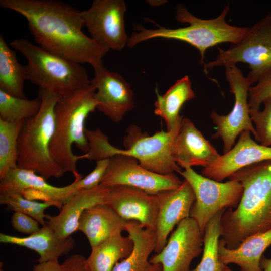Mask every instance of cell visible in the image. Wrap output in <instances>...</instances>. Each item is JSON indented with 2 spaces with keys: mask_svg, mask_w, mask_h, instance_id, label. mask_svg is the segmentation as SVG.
<instances>
[{
  "mask_svg": "<svg viewBox=\"0 0 271 271\" xmlns=\"http://www.w3.org/2000/svg\"><path fill=\"white\" fill-rule=\"evenodd\" d=\"M95 92V88L90 84L61 96L55 107V128L50 146V154L66 173L73 174L74 181L83 178L76 164L85 156V154L74 155L72 147L75 144L86 153L89 150L84 125L88 115L96 109Z\"/></svg>",
  "mask_w": 271,
  "mask_h": 271,
  "instance_id": "3",
  "label": "cell"
},
{
  "mask_svg": "<svg viewBox=\"0 0 271 271\" xmlns=\"http://www.w3.org/2000/svg\"><path fill=\"white\" fill-rule=\"evenodd\" d=\"M218 49L216 58L203 66L205 73L218 67L245 63L250 69L246 77L251 86L271 69V12L249 27L239 42L227 49Z\"/></svg>",
  "mask_w": 271,
  "mask_h": 271,
  "instance_id": "8",
  "label": "cell"
},
{
  "mask_svg": "<svg viewBox=\"0 0 271 271\" xmlns=\"http://www.w3.org/2000/svg\"><path fill=\"white\" fill-rule=\"evenodd\" d=\"M157 99L154 113L165 122L167 131L171 130L181 117L180 111L184 103L193 99L195 93L189 77L185 75L178 80L163 95L155 89Z\"/></svg>",
  "mask_w": 271,
  "mask_h": 271,
  "instance_id": "26",
  "label": "cell"
},
{
  "mask_svg": "<svg viewBox=\"0 0 271 271\" xmlns=\"http://www.w3.org/2000/svg\"><path fill=\"white\" fill-rule=\"evenodd\" d=\"M225 271H233L229 267H228L227 265H226L225 267Z\"/></svg>",
  "mask_w": 271,
  "mask_h": 271,
  "instance_id": "40",
  "label": "cell"
},
{
  "mask_svg": "<svg viewBox=\"0 0 271 271\" xmlns=\"http://www.w3.org/2000/svg\"><path fill=\"white\" fill-rule=\"evenodd\" d=\"M203 234L190 217L181 221L166 244L150 258L153 264H160L162 271H192V260L202 252Z\"/></svg>",
  "mask_w": 271,
  "mask_h": 271,
  "instance_id": "13",
  "label": "cell"
},
{
  "mask_svg": "<svg viewBox=\"0 0 271 271\" xmlns=\"http://www.w3.org/2000/svg\"><path fill=\"white\" fill-rule=\"evenodd\" d=\"M225 75L229 85L230 92L234 96V106L227 115H219L212 110L210 115L216 128L212 138H220L222 139L223 154L231 150L237 137L242 131H249L254 138L256 137L250 116V108L248 104V91L251 86L236 65L225 67Z\"/></svg>",
  "mask_w": 271,
  "mask_h": 271,
  "instance_id": "10",
  "label": "cell"
},
{
  "mask_svg": "<svg viewBox=\"0 0 271 271\" xmlns=\"http://www.w3.org/2000/svg\"><path fill=\"white\" fill-rule=\"evenodd\" d=\"M109 161L110 159L96 161V165L91 173L81 180L73 182L75 191L91 189L98 186L105 173Z\"/></svg>",
  "mask_w": 271,
  "mask_h": 271,
  "instance_id": "34",
  "label": "cell"
},
{
  "mask_svg": "<svg viewBox=\"0 0 271 271\" xmlns=\"http://www.w3.org/2000/svg\"><path fill=\"white\" fill-rule=\"evenodd\" d=\"M10 45L27 60L26 80L40 88L62 96L90 84L86 69L79 63L24 38L15 39Z\"/></svg>",
  "mask_w": 271,
  "mask_h": 271,
  "instance_id": "7",
  "label": "cell"
},
{
  "mask_svg": "<svg viewBox=\"0 0 271 271\" xmlns=\"http://www.w3.org/2000/svg\"><path fill=\"white\" fill-rule=\"evenodd\" d=\"M260 266L262 271H271V258H267L263 255L260 260Z\"/></svg>",
  "mask_w": 271,
  "mask_h": 271,
  "instance_id": "38",
  "label": "cell"
},
{
  "mask_svg": "<svg viewBox=\"0 0 271 271\" xmlns=\"http://www.w3.org/2000/svg\"><path fill=\"white\" fill-rule=\"evenodd\" d=\"M109 187L102 184L88 190H82L73 194L62 206L56 216L47 215L46 224L60 238L65 239L77 231L79 219L87 208L105 203Z\"/></svg>",
  "mask_w": 271,
  "mask_h": 271,
  "instance_id": "20",
  "label": "cell"
},
{
  "mask_svg": "<svg viewBox=\"0 0 271 271\" xmlns=\"http://www.w3.org/2000/svg\"><path fill=\"white\" fill-rule=\"evenodd\" d=\"M167 1L164 0H154V1H147V3L151 5L152 6H158L167 3Z\"/></svg>",
  "mask_w": 271,
  "mask_h": 271,
  "instance_id": "39",
  "label": "cell"
},
{
  "mask_svg": "<svg viewBox=\"0 0 271 271\" xmlns=\"http://www.w3.org/2000/svg\"><path fill=\"white\" fill-rule=\"evenodd\" d=\"M0 203L14 212L23 213L33 217L42 226L46 224L45 209L52 206L56 207L53 202H39L28 199L21 194L14 192L0 193Z\"/></svg>",
  "mask_w": 271,
  "mask_h": 271,
  "instance_id": "31",
  "label": "cell"
},
{
  "mask_svg": "<svg viewBox=\"0 0 271 271\" xmlns=\"http://www.w3.org/2000/svg\"><path fill=\"white\" fill-rule=\"evenodd\" d=\"M225 6L216 18L203 19L195 17L187 9L178 6L175 19L179 23H187L184 27L169 29L157 25L155 29H146L141 25L136 27L138 32L128 37L127 46L132 48L138 44L153 38H161L177 40L187 43L199 52V64L203 66L206 50L223 43L235 44L239 42L246 34L249 27L231 25L227 23L226 17L229 11Z\"/></svg>",
  "mask_w": 271,
  "mask_h": 271,
  "instance_id": "5",
  "label": "cell"
},
{
  "mask_svg": "<svg viewBox=\"0 0 271 271\" xmlns=\"http://www.w3.org/2000/svg\"><path fill=\"white\" fill-rule=\"evenodd\" d=\"M1 271H4L2 268L1 269Z\"/></svg>",
  "mask_w": 271,
  "mask_h": 271,
  "instance_id": "41",
  "label": "cell"
},
{
  "mask_svg": "<svg viewBox=\"0 0 271 271\" xmlns=\"http://www.w3.org/2000/svg\"><path fill=\"white\" fill-rule=\"evenodd\" d=\"M26 80L25 66L19 63L15 51L0 35V90L18 98H26L24 92Z\"/></svg>",
  "mask_w": 271,
  "mask_h": 271,
  "instance_id": "27",
  "label": "cell"
},
{
  "mask_svg": "<svg viewBox=\"0 0 271 271\" xmlns=\"http://www.w3.org/2000/svg\"><path fill=\"white\" fill-rule=\"evenodd\" d=\"M127 221L105 203L93 205L81 216L77 230L82 232L93 247L117 231H125Z\"/></svg>",
  "mask_w": 271,
  "mask_h": 271,
  "instance_id": "22",
  "label": "cell"
},
{
  "mask_svg": "<svg viewBox=\"0 0 271 271\" xmlns=\"http://www.w3.org/2000/svg\"><path fill=\"white\" fill-rule=\"evenodd\" d=\"M60 96L39 88L41 108L35 116L25 120L18 140V167L33 171L46 180L66 173L50 151L55 128L54 109Z\"/></svg>",
  "mask_w": 271,
  "mask_h": 271,
  "instance_id": "6",
  "label": "cell"
},
{
  "mask_svg": "<svg viewBox=\"0 0 271 271\" xmlns=\"http://www.w3.org/2000/svg\"><path fill=\"white\" fill-rule=\"evenodd\" d=\"M229 178L239 181L243 190L236 208L222 216L220 240L235 249L249 236L271 229V160L243 168Z\"/></svg>",
  "mask_w": 271,
  "mask_h": 271,
  "instance_id": "2",
  "label": "cell"
},
{
  "mask_svg": "<svg viewBox=\"0 0 271 271\" xmlns=\"http://www.w3.org/2000/svg\"><path fill=\"white\" fill-rule=\"evenodd\" d=\"M33 271H66L63 264H61L58 259L51 260L46 262H40L34 265Z\"/></svg>",
  "mask_w": 271,
  "mask_h": 271,
  "instance_id": "37",
  "label": "cell"
},
{
  "mask_svg": "<svg viewBox=\"0 0 271 271\" xmlns=\"http://www.w3.org/2000/svg\"><path fill=\"white\" fill-rule=\"evenodd\" d=\"M271 245V229L252 235L245 239L235 249L227 248L220 240L218 254L224 264L234 263L240 271H262L260 260L265 250Z\"/></svg>",
  "mask_w": 271,
  "mask_h": 271,
  "instance_id": "24",
  "label": "cell"
},
{
  "mask_svg": "<svg viewBox=\"0 0 271 271\" xmlns=\"http://www.w3.org/2000/svg\"><path fill=\"white\" fill-rule=\"evenodd\" d=\"M11 221L13 228L22 233L32 235L40 229L36 220L23 213L14 212Z\"/></svg>",
  "mask_w": 271,
  "mask_h": 271,
  "instance_id": "35",
  "label": "cell"
},
{
  "mask_svg": "<svg viewBox=\"0 0 271 271\" xmlns=\"http://www.w3.org/2000/svg\"><path fill=\"white\" fill-rule=\"evenodd\" d=\"M125 231L133 243L132 252L118 262L112 271H162L160 264L150 262L149 256L156 245L155 230L144 227L135 221H127Z\"/></svg>",
  "mask_w": 271,
  "mask_h": 271,
  "instance_id": "23",
  "label": "cell"
},
{
  "mask_svg": "<svg viewBox=\"0 0 271 271\" xmlns=\"http://www.w3.org/2000/svg\"><path fill=\"white\" fill-rule=\"evenodd\" d=\"M156 196L158 211L155 252L158 253L166 244L168 236L174 226L190 217L195 198L191 185L186 180L178 188L160 192Z\"/></svg>",
  "mask_w": 271,
  "mask_h": 271,
  "instance_id": "17",
  "label": "cell"
},
{
  "mask_svg": "<svg viewBox=\"0 0 271 271\" xmlns=\"http://www.w3.org/2000/svg\"><path fill=\"white\" fill-rule=\"evenodd\" d=\"M105 203L126 221L155 230L158 211L156 195L127 186L109 187Z\"/></svg>",
  "mask_w": 271,
  "mask_h": 271,
  "instance_id": "18",
  "label": "cell"
},
{
  "mask_svg": "<svg viewBox=\"0 0 271 271\" xmlns=\"http://www.w3.org/2000/svg\"><path fill=\"white\" fill-rule=\"evenodd\" d=\"M25 120L8 122L0 119V179L10 170L18 168V140Z\"/></svg>",
  "mask_w": 271,
  "mask_h": 271,
  "instance_id": "29",
  "label": "cell"
},
{
  "mask_svg": "<svg viewBox=\"0 0 271 271\" xmlns=\"http://www.w3.org/2000/svg\"><path fill=\"white\" fill-rule=\"evenodd\" d=\"M179 174L188 181L194 191L195 199L190 217L196 222L203 234L212 217L223 210L236 208L241 200L243 187L236 180L218 182L199 174L191 167Z\"/></svg>",
  "mask_w": 271,
  "mask_h": 271,
  "instance_id": "9",
  "label": "cell"
},
{
  "mask_svg": "<svg viewBox=\"0 0 271 271\" xmlns=\"http://www.w3.org/2000/svg\"><path fill=\"white\" fill-rule=\"evenodd\" d=\"M256 83L249 89L248 104L250 108L259 109L264 100L271 97V69L265 73Z\"/></svg>",
  "mask_w": 271,
  "mask_h": 271,
  "instance_id": "33",
  "label": "cell"
},
{
  "mask_svg": "<svg viewBox=\"0 0 271 271\" xmlns=\"http://www.w3.org/2000/svg\"><path fill=\"white\" fill-rule=\"evenodd\" d=\"M182 183L174 173L162 175L153 172L141 166L137 159L118 154L110 158L100 184L108 187L127 186L156 195L163 191L176 189Z\"/></svg>",
  "mask_w": 271,
  "mask_h": 271,
  "instance_id": "12",
  "label": "cell"
},
{
  "mask_svg": "<svg viewBox=\"0 0 271 271\" xmlns=\"http://www.w3.org/2000/svg\"><path fill=\"white\" fill-rule=\"evenodd\" d=\"M90 85L96 89V109L113 122H120L134 108L133 92L129 83L120 74L103 66L94 70Z\"/></svg>",
  "mask_w": 271,
  "mask_h": 271,
  "instance_id": "14",
  "label": "cell"
},
{
  "mask_svg": "<svg viewBox=\"0 0 271 271\" xmlns=\"http://www.w3.org/2000/svg\"><path fill=\"white\" fill-rule=\"evenodd\" d=\"M0 242L35 251L39 255L37 260L39 263L58 259L62 255L68 254L75 245L73 238L71 236L65 239L59 238L47 224L43 225L37 232L25 237L1 233Z\"/></svg>",
  "mask_w": 271,
  "mask_h": 271,
  "instance_id": "21",
  "label": "cell"
},
{
  "mask_svg": "<svg viewBox=\"0 0 271 271\" xmlns=\"http://www.w3.org/2000/svg\"><path fill=\"white\" fill-rule=\"evenodd\" d=\"M117 231L99 244L91 247L86 260L88 271H112L118 261L127 257L132 252L133 243L128 236Z\"/></svg>",
  "mask_w": 271,
  "mask_h": 271,
  "instance_id": "25",
  "label": "cell"
},
{
  "mask_svg": "<svg viewBox=\"0 0 271 271\" xmlns=\"http://www.w3.org/2000/svg\"><path fill=\"white\" fill-rule=\"evenodd\" d=\"M0 6L27 20L40 47L78 63H88L94 70L104 66L102 60L109 50L83 32L81 11L56 0H1Z\"/></svg>",
  "mask_w": 271,
  "mask_h": 271,
  "instance_id": "1",
  "label": "cell"
},
{
  "mask_svg": "<svg viewBox=\"0 0 271 271\" xmlns=\"http://www.w3.org/2000/svg\"><path fill=\"white\" fill-rule=\"evenodd\" d=\"M223 210L207 224L203 234V254L200 263L193 271H225L226 265L219 259L218 244L221 237V220Z\"/></svg>",
  "mask_w": 271,
  "mask_h": 271,
  "instance_id": "28",
  "label": "cell"
},
{
  "mask_svg": "<svg viewBox=\"0 0 271 271\" xmlns=\"http://www.w3.org/2000/svg\"><path fill=\"white\" fill-rule=\"evenodd\" d=\"M86 258L79 254H74L62 263L66 271H88L86 266Z\"/></svg>",
  "mask_w": 271,
  "mask_h": 271,
  "instance_id": "36",
  "label": "cell"
},
{
  "mask_svg": "<svg viewBox=\"0 0 271 271\" xmlns=\"http://www.w3.org/2000/svg\"><path fill=\"white\" fill-rule=\"evenodd\" d=\"M0 181V193L18 192L29 200L51 201L60 210L76 192L73 182L64 187H56L33 171L18 167L8 171Z\"/></svg>",
  "mask_w": 271,
  "mask_h": 271,
  "instance_id": "15",
  "label": "cell"
},
{
  "mask_svg": "<svg viewBox=\"0 0 271 271\" xmlns=\"http://www.w3.org/2000/svg\"><path fill=\"white\" fill-rule=\"evenodd\" d=\"M264 109H250V116L255 125L256 133L255 140L261 145L271 146V97L266 98L262 103Z\"/></svg>",
  "mask_w": 271,
  "mask_h": 271,
  "instance_id": "32",
  "label": "cell"
},
{
  "mask_svg": "<svg viewBox=\"0 0 271 271\" xmlns=\"http://www.w3.org/2000/svg\"><path fill=\"white\" fill-rule=\"evenodd\" d=\"M126 6L123 0H94L88 10L81 11L84 26L99 46L120 51L128 40L125 27Z\"/></svg>",
  "mask_w": 271,
  "mask_h": 271,
  "instance_id": "11",
  "label": "cell"
},
{
  "mask_svg": "<svg viewBox=\"0 0 271 271\" xmlns=\"http://www.w3.org/2000/svg\"><path fill=\"white\" fill-rule=\"evenodd\" d=\"M38 97L33 99L18 98L0 90V119L16 122L35 116L41 106Z\"/></svg>",
  "mask_w": 271,
  "mask_h": 271,
  "instance_id": "30",
  "label": "cell"
},
{
  "mask_svg": "<svg viewBox=\"0 0 271 271\" xmlns=\"http://www.w3.org/2000/svg\"><path fill=\"white\" fill-rule=\"evenodd\" d=\"M183 117L181 116L171 130L158 131L152 136L131 125L123 139V149L110 144L108 137L102 131H95L89 139L88 158L97 161L121 154L137 159L141 166L158 174L179 173L182 170L172 157L171 148Z\"/></svg>",
  "mask_w": 271,
  "mask_h": 271,
  "instance_id": "4",
  "label": "cell"
},
{
  "mask_svg": "<svg viewBox=\"0 0 271 271\" xmlns=\"http://www.w3.org/2000/svg\"><path fill=\"white\" fill-rule=\"evenodd\" d=\"M268 160H271V147L257 143L251 138L250 131H243L234 146L203 168L201 175L222 182L243 168Z\"/></svg>",
  "mask_w": 271,
  "mask_h": 271,
  "instance_id": "16",
  "label": "cell"
},
{
  "mask_svg": "<svg viewBox=\"0 0 271 271\" xmlns=\"http://www.w3.org/2000/svg\"><path fill=\"white\" fill-rule=\"evenodd\" d=\"M171 153L176 163L184 169L195 166L205 168L220 156L193 123L185 117H183L173 142Z\"/></svg>",
  "mask_w": 271,
  "mask_h": 271,
  "instance_id": "19",
  "label": "cell"
}]
</instances>
